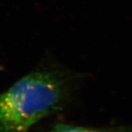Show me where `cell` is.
<instances>
[{
	"label": "cell",
	"instance_id": "cell-1",
	"mask_svg": "<svg viewBox=\"0 0 132 132\" xmlns=\"http://www.w3.org/2000/svg\"><path fill=\"white\" fill-rule=\"evenodd\" d=\"M63 96V84L53 73L26 75L0 94V132H27L56 110Z\"/></svg>",
	"mask_w": 132,
	"mask_h": 132
},
{
	"label": "cell",
	"instance_id": "cell-2",
	"mask_svg": "<svg viewBox=\"0 0 132 132\" xmlns=\"http://www.w3.org/2000/svg\"><path fill=\"white\" fill-rule=\"evenodd\" d=\"M50 132H132L128 130H101L82 127H72L68 125H59Z\"/></svg>",
	"mask_w": 132,
	"mask_h": 132
}]
</instances>
